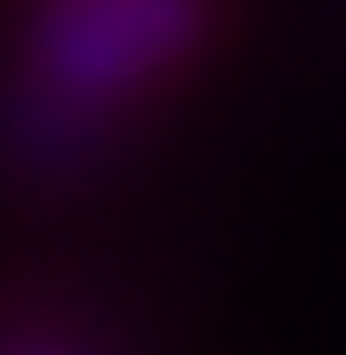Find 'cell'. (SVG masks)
Masks as SVG:
<instances>
[{"label": "cell", "mask_w": 346, "mask_h": 355, "mask_svg": "<svg viewBox=\"0 0 346 355\" xmlns=\"http://www.w3.org/2000/svg\"><path fill=\"white\" fill-rule=\"evenodd\" d=\"M201 41V0H41L33 89L65 113H97L145 89Z\"/></svg>", "instance_id": "6da1fadb"}, {"label": "cell", "mask_w": 346, "mask_h": 355, "mask_svg": "<svg viewBox=\"0 0 346 355\" xmlns=\"http://www.w3.org/2000/svg\"><path fill=\"white\" fill-rule=\"evenodd\" d=\"M8 355H73V347H48V339H33V347H8Z\"/></svg>", "instance_id": "7a4b0ae2"}]
</instances>
